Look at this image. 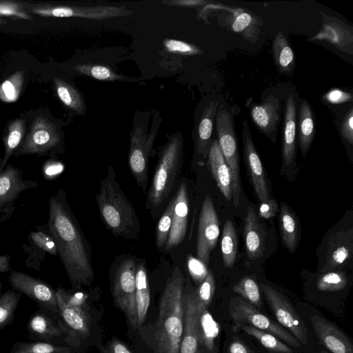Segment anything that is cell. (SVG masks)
Returning <instances> with one entry per match:
<instances>
[{
    "label": "cell",
    "mask_w": 353,
    "mask_h": 353,
    "mask_svg": "<svg viewBox=\"0 0 353 353\" xmlns=\"http://www.w3.org/2000/svg\"><path fill=\"white\" fill-rule=\"evenodd\" d=\"M45 227L51 234L59 256L74 290L94 280L91 250L68 201L59 190L48 201V219Z\"/></svg>",
    "instance_id": "6da1fadb"
},
{
    "label": "cell",
    "mask_w": 353,
    "mask_h": 353,
    "mask_svg": "<svg viewBox=\"0 0 353 353\" xmlns=\"http://www.w3.org/2000/svg\"><path fill=\"white\" fill-rule=\"evenodd\" d=\"M184 278L178 267L168 279L161 298L155 342L158 353H179L184 327Z\"/></svg>",
    "instance_id": "7a4b0ae2"
},
{
    "label": "cell",
    "mask_w": 353,
    "mask_h": 353,
    "mask_svg": "<svg viewBox=\"0 0 353 353\" xmlns=\"http://www.w3.org/2000/svg\"><path fill=\"white\" fill-rule=\"evenodd\" d=\"M115 172L109 165L106 176L100 181L95 198L101 219L112 233L125 239H137L140 223L136 211L116 181Z\"/></svg>",
    "instance_id": "3957f363"
},
{
    "label": "cell",
    "mask_w": 353,
    "mask_h": 353,
    "mask_svg": "<svg viewBox=\"0 0 353 353\" xmlns=\"http://www.w3.org/2000/svg\"><path fill=\"white\" fill-rule=\"evenodd\" d=\"M183 139L179 132L172 134L166 142L155 169L148 193V203L158 208L170 194L183 161Z\"/></svg>",
    "instance_id": "277c9868"
},
{
    "label": "cell",
    "mask_w": 353,
    "mask_h": 353,
    "mask_svg": "<svg viewBox=\"0 0 353 353\" xmlns=\"http://www.w3.org/2000/svg\"><path fill=\"white\" fill-rule=\"evenodd\" d=\"M154 117L152 128L148 131V113L134 115L130 132L129 169L143 192L148 181V159L161 122L158 112Z\"/></svg>",
    "instance_id": "5b68a950"
},
{
    "label": "cell",
    "mask_w": 353,
    "mask_h": 353,
    "mask_svg": "<svg viewBox=\"0 0 353 353\" xmlns=\"http://www.w3.org/2000/svg\"><path fill=\"white\" fill-rule=\"evenodd\" d=\"M217 141L232 179V200L235 207L239 205L241 185L239 174L238 137L232 112L224 104H219L215 118Z\"/></svg>",
    "instance_id": "8992f818"
},
{
    "label": "cell",
    "mask_w": 353,
    "mask_h": 353,
    "mask_svg": "<svg viewBox=\"0 0 353 353\" xmlns=\"http://www.w3.org/2000/svg\"><path fill=\"white\" fill-rule=\"evenodd\" d=\"M63 152V137L61 132L48 117L39 115L32 121L28 133L13 155L43 157Z\"/></svg>",
    "instance_id": "52a82bcc"
},
{
    "label": "cell",
    "mask_w": 353,
    "mask_h": 353,
    "mask_svg": "<svg viewBox=\"0 0 353 353\" xmlns=\"http://www.w3.org/2000/svg\"><path fill=\"white\" fill-rule=\"evenodd\" d=\"M24 8L29 14L43 17H75L95 20L128 16L133 13L125 6L110 5L70 6L26 3Z\"/></svg>",
    "instance_id": "ba28073f"
},
{
    "label": "cell",
    "mask_w": 353,
    "mask_h": 353,
    "mask_svg": "<svg viewBox=\"0 0 353 353\" xmlns=\"http://www.w3.org/2000/svg\"><path fill=\"white\" fill-rule=\"evenodd\" d=\"M229 314L234 321V330L242 324L251 325L274 335L292 347H301L300 342L288 330L241 297H232L230 299Z\"/></svg>",
    "instance_id": "9c48e42d"
},
{
    "label": "cell",
    "mask_w": 353,
    "mask_h": 353,
    "mask_svg": "<svg viewBox=\"0 0 353 353\" xmlns=\"http://www.w3.org/2000/svg\"><path fill=\"white\" fill-rule=\"evenodd\" d=\"M135 262L130 259L124 260L116 270L112 288V297L115 305L125 313L130 325L136 329L135 292H136Z\"/></svg>",
    "instance_id": "30bf717a"
},
{
    "label": "cell",
    "mask_w": 353,
    "mask_h": 353,
    "mask_svg": "<svg viewBox=\"0 0 353 353\" xmlns=\"http://www.w3.org/2000/svg\"><path fill=\"white\" fill-rule=\"evenodd\" d=\"M23 173L10 163H7L0 173V223L12 216L21 194L39 185L37 181L24 179Z\"/></svg>",
    "instance_id": "8fae6325"
},
{
    "label": "cell",
    "mask_w": 353,
    "mask_h": 353,
    "mask_svg": "<svg viewBox=\"0 0 353 353\" xmlns=\"http://www.w3.org/2000/svg\"><path fill=\"white\" fill-rule=\"evenodd\" d=\"M296 105L293 94L285 101L283 117L281 174L292 182L298 173L296 165L297 121Z\"/></svg>",
    "instance_id": "7c38bea8"
},
{
    "label": "cell",
    "mask_w": 353,
    "mask_h": 353,
    "mask_svg": "<svg viewBox=\"0 0 353 353\" xmlns=\"http://www.w3.org/2000/svg\"><path fill=\"white\" fill-rule=\"evenodd\" d=\"M261 290L278 323L292 334L301 344L307 343V329L304 322L296 313L292 304L279 291L264 283Z\"/></svg>",
    "instance_id": "4fadbf2b"
},
{
    "label": "cell",
    "mask_w": 353,
    "mask_h": 353,
    "mask_svg": "<svg viewBox=\"0 0 353 353\" xmlns=\"http://www.w3.org/2000/svg\"><path fill=\"white\" fill-rule=\"evenodd\" d=\"M242 127L243 154L247 173L259 201H268L271 199V188L246 119L242 122Z\"/></svg>",
    "instance_id": "5bb4252c"
},
{
    "label": "cell",
    "mask_w": 353,
    "mask_h": 353,
    "mask_svg": "<svg viewBox=\"0 0 353 353\" xmlns=\"http://www.w3.org/2000/svg\"><path fill=\"white\" fill-rule=\"evenodd\" d=\"M8 281L12 290L26 295L38 306L59 314L56 290L46 281L16 270L10 272Z\"/></svg>",
    "instance_id": "9a60e30c"
},
{
    "label": "cell",
    "mask_w": 353,
    "mask_h": 353,
    "mask_svg": "<svg viewBox=\"0 0 353 353\" xmlns=\"http://www.w3.org/2000/svg\"><path fill=\"white\" fill-rule=\"evenodd\" d=\"M220 234L219 221L213 201L206 195L199 214L196 239V256L205 265L209 263L212 250Z\"/></svg>",
    "instance_id": "2e32d148"
},
{
    "label": "cell",
    "mask_w": 353,
    "mask_h": 353,
    "mask_svg": "<svg viewBox=\"0 0 353 353\" xmlns=\"http://www.w3.org/2000/svg\"><path fill=\"white\" fill-rule=\"evenodd\" d=\"M38 307L39 309L30 316L27 323L30 340L50 342L51 339L63 334L68 336L59 314L41 306Z\"/></svg>",
    "instance_id": "e0dca14e"
},
{
    "label": "cell",
    "mask_w": 353,
    "mask_h": 353,
    "mask_svg": "<svg viewBox=\"0 0 353 353\" xmlns=\"http://www.w3.org/2000/svg\"><path fill=\"white\" fill-rule=\"evenodd\" d=\"M322 23L319 31L307 41H326L341 52L353 54V29L345 23L332 16L320 12Z\"/></svg>",
    "instance_id": "ac0fdd59"
},
{
    "label": "cell",
    "mask_w": 353,
    "mask_h": 353,
    "mask_svg": "<svg viewBox=\"0 0 353 353\" xmlns=\"http://www.w3.org/2000/svg\"><path fill=\"white\" fill-rule=\"evenodd\" d=\"M253 123L273 143L276 142L277 128L281 119L279 99L271 94L261 103H246Z\"/></svg>",
    "instance_id": "d6986e66"
},
{
    "label": "cell",
    "mask_w": 353,
    "mask_h": 353,
    "mask_svg": "<svg viewBox=\"0 0 353 353\" xmlns=\"http://www.w3.org/2000/svg\"><path fill=\"white\" fill-rule=\"evenodd\" d=\"M36 231H30L27 236L28 244L22 245L25 253L28 254L26 265L35 271L41 270V263L46 254L57 255L55 242L48 229L44 226H36Z\"/></svg>",
    "instance_id": "ffe728a7"
},
{
    "label": "cell",
    "mask_w": 353,
    "mask_h": 353,
    "mask_svg": "<svg viewBox=\"0 0 353 353\" xmlns=\"http://www.w3.org/2000/svg\"><path fill=\"white\" fill-rule=\"evenodd\" d=\"M319 342L332 353H353L350 339L335 324L317 314L310 317Z\"/></svg>",
    "instance_id": "44dd1931"
},
{
    "label": "cell",
    "mask_w": 353,
    "mask_h": 353,
    "mask_svg": "<svg viewBox=\"0 0 353 353\" xmlns=\"http://www.w3.org/2000/svg\"><path fill=\"white\" fill-rule=\"evenodd\" d=\"M212 9H223L230 13L226 22L233 32L241 34L243 39L255 43L261 32L260 26L263 24L261 18L249 10L241 8H234L225 5L208 6Z\"/></svg>",
    "instance_id": "7402d4cb"
},
{
    "label": "cell",
    "mask_w": 353,
    "mask_h": 353,
    "mask_svg": "<svg viewBox=\"0 0 353 353\" xmlns=\"http://www.w3.org/2000/svg\"><path fill=\"white\" fill-rule=\"evenodd\" d=\"M189 214V199L186 184L182 182L174 196L172 226L165 246L169 251L178 246L184 240Z\"/></svg>",
    "instance_id": "603a6c76"
},
{
    "label": "cell",
    "mask_w": 353,
    "mask_h": 353,
    "mask_svg": "<svg viewBox=\"0 0 353 353\" xmlns=\"http://www.w3.org/2000/svg\"><path fill=\"white\" fill-rule=\"evenodd\" d=\"M184 327L179 346V353H201V343L197 328V305L195 292L184 294Z\"/></svg>",
    "instance_id": "cb8c5ba5"
},
{
    "label": "cell",
    "mask_w": 353,
    "mask_h": 353,
    "mask_svg": "<svg viewBox=\"0 0 353 353\" xmlns=\"http://www.w3.org/2000/svg\"><path fill=\"white\" fill-rule=\"evenodd\" d=\"M56 294L59 315L68 332V336H88L90 333V319L86 306L70 305L57 292Z\"/></svg>",
    "instance_id": "d4e9b609"
},
{
    "label": "cell",
    "mask_w": 353,
    "mask_h": 353,
    "mask_svg": "<svg viewBox=\"0 0 353 353\" xmlns=\"http://www.w3.org/2000/svg\"><path fill=\"white\" fill-rule=\"evenodd\" d=\"M208 165L220 192L227 201L232 197V179L217 139H213L207 157Z\"/></svg>",
    "instance_id": "484cf974"
},
{
    "label": "cell",
    "mask_w": 353,
    "mask_h": 353,
    "mask_svg": "<svg viewBox=\"0 0 353 353\" xmlns=\"http://www.w3.org/2000/svg\"><path fill=\"white\" fill-rule=\"evenodd\" d=\"M244 239L248 256L251 260L261 257L265 244V232L252 208H248L244 221Z\"/></svg>",
    "instance_id": "4316f807"
},
{
    "label": "cell",
    "mask_w": 353,
    "mask_h": 353,
    "mask_svg": "<svg viewBox=\"0 0 353 353\" xmlns=\"http://www.w3.org/2000/svg\"><path fill=\"white\" fill-rule=\"evenodd\" d=\"M352 230H341L329 241L325 265L322 272L339 267L352 255Z\"/></svg>",
    "instance_id": "83f0119b"
},
{
    "label": "cell",
    "mask_w": 353,
    "mask_h": 353,
    "mask_svg": "<svg viewBox=\"0 0 353 353\" xmlns=\"http://www.w3.org/2000/svg\"><path fill=\"white\" fill-rule=\"evenodd\" d=\"M219 103L210 101L204 108L196 128V146L198 153L207 159L212 143V134Z\"/></svg>",
    "instance_id": "f1b7e54d"
},
{
    "label": "cell",
    "mask_w": 353,
    "mask_h": 353,
    "mask_svg": "<svg viewBox=\"0 0 353 353\" xmlns=\"http://www.w3.org/2000/svg\"><path fill=\"white\" fill-rule=\"evenodd\" d=\"M279 221L282 241L288 250L294 253L299 243L301 226L294 212L284 202L281 203Z\"/></svg>",
    "instance_id": "f546056e"
},
{
    "label": "cell",
    "mask_w": 353,
    "mask_h": 353,
    "mask_svg": "<svg viewBox=\"0 0 353 353\" xmlns=\"http://www.w3.org/2000/svg\"><path fill=\"white\" fill-rule=\"evenodd\" d=\"M298 125L299 146L303 157L310 148L316 134V120L312 109L305 99L299 108Z\"/></svg>",
    "instance_id": "4dcf8cb0"
},
{
    "label": "cell",
    "mask_w": 353,
    "mask_h": 353,
    "mask_svg": "<svg viewBox=\"0 0 353 353\" xmlns=\"http://www.w3.org/2000/svg\"><path fill=\"white\" fill-rule=\"evenodd\" d=\"M150 303V291L145 265L139 263L137 266L135 292L136 327L145 321Z\"/></svg>",
    "instance_id": "1f68e13d"
},
{
    "label": "cell",
    "mask_w": 353,
    "mask_h": 353,
    "mask_svg": "<svg viewBox=\"0 0 353 353\" xmlns=\"http://www.w3.org/2000/svg\"><path fill=\"white\" fill-rule=\"evenodd\" d=\"M274 65L279 73L290 75L293 73L295 57L287 38L282 32L275 36L272 44Z\"/></svg>",
    "instance_id": "d6a6232c"
},
{
    "label": "cell",
    "mask_w": 353,
    "mask_h": 353,
    "mask_svg": "<svg viewBox=\"0 0 353 353\" xmlns=\"http://www.w3.org/2000/svg\"><path fill=\"white\" fill-rule=\"evenodd\" d=\"M196 322L202 346L208 353H215L216 339L219 334L220 325L214 321L208 309L199 310L197 307Z\"/></svg>",
    "instance_id": "836d02e7"
},
{
    "label": "cell",
    "mask_w": 353,
    "mask_h": 353,
    "mask_svg": "<svg viewBox=\"0 0 353 353\" xmlns=\"http://www.w3.org/2000/svg\"><path fill=\"white\" fill-rule=\"evenodd\" d=\"M26 132V121L17 118L10 121L3 137L4 155L0 165V173L3 171L10 157L22 143Z\"/></svg>",
    "instance_id": "e575fe53"
},
{
    "label": "cell",
    "mask_w": 353,
    "mask_h": 353,
    "mask_svg": "<svg viewBox=\"0 0 353 353\" xmlns=\"http://www.w3.org/2000/svg\"><path fill=\"white\" fill-rule=\"evenodd\" d=\"M55 90L59 99L69 109L79 115H84L86 108L84 99L78 90L65 81L53 79Z\"/></svg>",
    "instance_id": "d590c367"
},
{
    "label": "cell",
    "mask_w": 353,
    "mask_h": 353,
    "mask_svg": "<svg viewBox=\"0 0 353 353\" xmlns=\"http://www.w3.org/2000/svg\"><path fill=\"white\" fill-rule=\"evenodd\" d=\"M239 329L254 337L271 353H293L292 350L287 344L266 331L245 324L239 325L236 330Z\"/></svg>",
    "instance_id": "8d00e7d4"
},
{
    "label": "cell",
    "mask_w": 353,
    "mask_h": 353,
    "mask_svg": "<svg viewBox=\"0 0 353 353\" xmlns=\"http://www.w3.org/2000/svg\"><path fill=\"white\" fill-rule=\"evenodd\" d=\"M221 249L222 259L225 268L232 267L238 253V238L236 229L231 220H228L223 226Z\"/></svg>",
    "instance_id": "74e56055"
},
{
    "label": "cell",
    "mask_w": 353,
    "mask_h": 353,
    "mask_svg": "<svg viewBox=\"0 0 353 353\" xmlns=\"http://www.w3.org/2000/svg\"><path fill=\"white\" fill-rule=\"evenodd\" d=\"M10 353H72L71 348L51 342L32 341L14 343Z\"/></svg>",
    "instance_id": "f35d334b"
},
{
    "label": "cell",
    "mask_w": 353,
    "mask_h": 353,
    "mask_svg": "<svg viewBox=\"0 0 353 353\" xmlns=\"http://www.w3.org/2000/svg\"><path fill=\"white\" fill-rule=\"evenodd\" d=\"M22 294L14 290L4 292L0 297V332L12 324Z\"/></svg>",
    "instance_id": "ab89813d"
},
{
    "label": "cell",
    "mask_w": 353,
    "mask_h": 353,
    "mask_svg": "<svg viewBox=\"0 0 353 353\" xmlns=\"http://www.w3.org/2000/svg\"><path fill=\"white\" fill-rule=\"evenodd\" d=\"M23 83V71H17L11 74L0 84V100L6 103L16 101L21 92Z\"/></svg>",
    "instance_id": "60d3db41"
},
{
    "label": "cell",
    "mask_w": 353,
    "mask_h": 353,
    "mask_svg": "<svg viewBox=\"0 0 353 353\" xmlns=\"http://www.w3.org/2000/svg\"><path fill=\"white\" fill-rule=\"evenodd\" d=\"M232 290L242 296L245 301L261 309L262 306L261 296L259 288L254 279L249 276H244L233 287Z\"/></svg>",
    "instance_id": "b9f144b4"
},
{
    "label": "cell",
    "mask_w": 353,
    "mask_h": 353,
    "mask_svg": "<svg viewBox=\"0 0 353 353\" xmlns=\"http://www.w3.org/2000/svg\"><path fill=\"white\" fill-rule=\"evenodd\" d=\"M79 73L101 81H124L125 77L117 74L109 67L99 64L84 63L74 66Z\"/></svg>",
    "instance_id": "7bdbcfd3"
},
{
    "label": "cell",
    "mask_w": 353,
    "mask_h": 353,
    "mask_svg": "<svg viewBox=\"0 0 353 353\" xmlns=\"http://www.w3.org/2000/svg\"><path fill=\"white\" fill-rule=\"evenodd\" d=\"M347 284L344 272H327L321 274L316 281V288L322 292H336L343 290Z\"/></svg>",
    "instance_id": "ee69618b"
},
{
    "label": "cell",
    "mask_w": 353,
    "mask_h": 353,
    "mask_svg": "<svg viewBox=\"0 0 353 353\" xmlns=\"http://www.w3.org/2000/svg\"><path fill=\"white\" fill-rule=\"evenodd\" d=\"M174 205V196L170 200L158 222L156 233V245L159 249L163 248L167 243L172 226Z\"/></svg>",
    "instance_id": "f6af8a7d"
},
{
    "label": "cell",
    "mask_w": 353,
    "mask_h": 353,
    "mask_svg": "<svg viewBox=\"0 0 353 353\" xmlns=\"http://www.w3.org/2000/svg\"><path fill=\"white\" fill-rule=\"evenodd\" d=\"M215 281L212 273L208 272L205 279L199 284L195 292L197 307L199 310L208 309L214 296Z\"/></svg>",
    "instance_id": "bcb514c9"
},
{
    "label": "cell",
    "mask_w": 353,
    "mask_h": 353,
    "mask_svg": "<svg viewBox=\"0 0 353 353\" xmlns=\"http://www.w3.org/2000/svg\"><path fill=\"white\" fill-rule=\"evenodd\" d=\"M25 3L14 1H0V17L32 21V16L25 10Z\"/></svg>",
    "instance_id": "7dc6e473"
},
{
    "label": "cell",
    "mask_w": 353,
    "mask_h": 353,
    "mask_svg": "<svg viewBox=\"0 0 353 353\" xmlns=\"http://www.w3.org/2000/svg\"><path fill=\"white\" fill-rule=\"evenodd\" d=\"M163 43L168 52L177 54L192 56L201 54L203 52L199 47L180 40L165 39Z\"/></svg>",
    "instance_id": "c3c4849f"
},
{
    "label": "cell",
    "mask_w": 353,
    "mask_h": 353,
    "mask_svg": "<svg viewBox=\"0 0 353 353\" xmlns=\"http://www.w3.org/2000/svg\"><path fill=\"white\" fill-rule=\"evenodd\" d=\"M187 265L192 278L196 283L200 284L208 274L206 265L191 254L188 257Z\"/></svg>",
    "instance_id": "681fc988"
},
{
    "label": "cell",
    "mask_w": 353,
    "mask_h": 353,
    "mask_svg": "<svg viewBox=\"0 0 353 353\" xmlns=\"http://www.w3.org/2000/svg\"><path fill=\"white\" fill-rule=\"evenodd\" d=\"M64 170V165L54 159H49L42 165V174L46 180H54Z\"/></svg>",
    "instance_id": "f907efd6"
},
{
    "label": "cell",
    "mask_w": 353,
    "mask_h": 353,
    "mask_svg": "<svg viewBox=\"0 0 353 353\" xmlns=\"http://www.w3.org/2000/svg\"><path fill=\"white\" fill-rule=\"evenodd\" d=\"M343 138L350 145L353 144V107L345 112L341 127Z\"/></svg>",
    "instance_id": "816d5d0a"
},
{
    "label": "cell",
    "mask_w": 353,
    "mask_h": 353,
    "mask_svg": "<svg viewBox=\"0 0 353 353\" xmlns=\"http://www.w3.org/2000/svg\"><path fill=\"white\" fill-rule=\"evenodd\" d=\"M352 95L339 88L331 89L324 95V99L332 104L344 103L352 101Z\"/></svg>",
    "instance_id": "f5cc1de1"
},
{
    "label": "cell",
    "mask_w": 353,
    "mask_h": 353,
    "mask_svg": "<svg viewBox=\"0 0 353 353\" xmlns=\"http://www.w3.org/2000/svg\"><path fill=\"white\" fill-rule=\"evenodd\" d=\"M279 210L276 199H270L268 201L261 202L259 208V214L261 217L268 219L274 216Z\"/></svg>",
    "instance_id": "db71d44e"
},
{
    "label": "cell",
    "mask_w": 353,
    "mask_h": 353,
    "mask_svg": "<svg viewBox=\"0 0 353 353\" xmlns=\"http://www.w3.org/2000/svg\"><path fill=\"white\" fill-rule=\"evenodd\" d=\"M107 353H132L121 341L112 339L108 344Z\"/></svg>",
    "instance_id": "11a10c76"
},
{
    "label": "cell",
    "mask_w": 353,
    "mask_h": 353,
    "mask_svg": "<svg viewBox=\"0 0 353 353\" xmlns=\"http://www.w3.org/2000/svg\"><path fill=\"white\" fill-rule=\"evenodd\" d=\"M229 353H253L250 349L239 339H234L228 346Z\"/></svg>",
    "instance_id": "9f6ffc18"
},
{
    "label": "cell",
    "mask_w": 353,
    "mask_h": 353,
    "mask_svg": "<svg viewBox=\"0 0 353 353\" xmlns=\"http://www.w3.org/2000/svg\"><path fill=\"white\" fill-rule=\"evenodd\" d=\"M170 3L177 6H185V7H196L202 6L207 2L205 1L201 0H182V1H171Z\"/></svg>",
    "instance_id": "6f0895ef"
},
{
    "label": "cell",
    "mask_w": 353,
    "mask_h": 353,
    "mask_svg": "<svg viewBox=\"0 0 353 353\" xmlns=\"http://www.w3.org/2000/svg\"><path fill=\"white\" fill-rule=\"evenodd\" d=\"M11 256L9 254L0 255V273H6L10 270Z\"/></svg>",
    "instance_id": "680465c9"
},
{
    "label": "cell",
    "mask_w": 353,
    "mask_h": 353,
    "mask_svg": "<svg viewBox=\"0 0 353 353\" xmlns=\"http://www.w3.org/2000/svg\"><path fill=\"white\" fill-rule=\"evenodd\" d=\"M7 23V20L4 18L0 17V27L3 26V24Z\"/></svg>",
    "instance_id": "91938a15"
},
{
    "label": "cell",
    "mask_w": 353,
    "mask_h": 353,
    "mask_svg": "<svg viewBox=\"0 0 353 353\" xmlns=\"http://www.w3.org/2000/svg\"><path fill=\"white\" fill-rule=\"evenodd\" d=\"M1 288H2V283L0 282V297H1V294H1Z\"/></svg>",
    "instance_id": "94428289"
},
{
    "label": "cell",
    "mask_w": 353,
    "mask_h": 353,
    "mask_svg": "<svg viewBox=\"0 0 353 353\" xmlns=\"http://www.w3.org/2000/svg\"><path fill=\"white\" fill-rule=\"evenodd\" d=\"M320 353H328V352H325V351H324V350H321V351L320 352Z\"/></svg>",
    "instance_id": "6125c7cd"
},
{
    "label": "cell",
    "mask_w": 353,
    "mask_h": 353,
    "mask_svg": "<svg viewBox=\"0 0 353 353\" xmlns=\"http://www.w3.org/2000/svg\"><path fill=\"white\" fill-rule=\"evenodd\" d=\"M1 159H2V158L0 157V165H1Z\"/></svg>",
    "instance_id": "be15d7a7"
}]
</instances>
